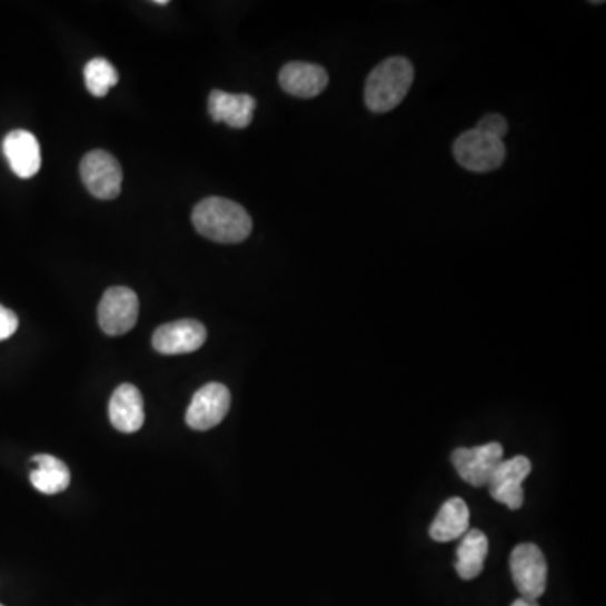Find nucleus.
I'll return each mask as SVG.
<instances>
[{
    "label": "nucleus",
    "instance_id": "nucleus-2",
    "mask_svg": "<svg viewBox=\"0 0 606 606\" xmlns=\"http://www.w3.org/2000/svg\"><path fill=\"white\" fill-rule=\"evenodd\" d=\"M413 80H415V68L409 59L401 56L385 59L366 80L364 98L369 110L375 113H388L395 110L408 95Z\"/></svg>",
    "mask_w": 606,
    "mask_h": 606
},
{
    "label": "nucleus",
    "instance_id": "nucleus-15",
    "mask_svg": "<svg viewBox=\"0 0 606 606\" xmlns=\"http://www.w3.org/2000/svg\"><path fill=\"white\" fill-rule=\"evenodd\" d=\"M470 526L468 506L460 497L447 500L430 526L431 539L438 543H450L460 539Z\"/></svg>",
    "mask_w": 606,
    "mask_h": 606
},
{
    "label": "nucleus",
    "instance_id": "nucleus-11",
    "mask_svg": "<svg viewBox=\"0 0 606 606\" xmlns=\"http://www.w3.org/2000/svg\"><path fill=\"white\" fill-rule=\"evenodd\" d=\"M108 416L111 425L123 434H136L143 427L146 411H143L142 393L133 385L118 386L108 405Z\"/></svg>",
    "mask_w": 606,
    "mask_h": 606
},
{
    "label": "nucleus",
    "instance_id": "nucleus-23",
    "mask_svg": "<svg viewBox=\"0 0 606 606\" xmlns=\"http://www.w3.org/2000/svg\"><path fill=\"white\" fill-rule=\"evenodd\" d=\"M0 606H4V605H2V603H0Z\"/></svg>",
    "mask_w": 606,
    "mask_h": 606
},
{
    "label": "nucleus",
    "instance_id": "nucleus-8",
    "mask_svg": "<svg viewBox=\"0 0 606 606\" xmlns=\"http://www.w3.org/2000/svg\"><path fill=\"white\" fill-rule=\"evenodd\" d=\"M455 470L461 480L474 487L489 484L496 468L504 461V447L497 441L474 448H457L451 454Z\"/></svg>",
    "mask_w": 606,
    "mask_h": 606
},
{
    "label": "nucleus",
    "instance_id": "nucleus-22",
    "mask_svg": "<svg viewBox=\"0 0 606 606\" xmlns=\"http://www.w3.org/2000/svg\"><path fill=\"white\" fill-rule=\"evenodd\" d=\"M153 4H157V6H167V4H169V2H167V0H157V2H153Z\"/></svg>",
    "mask_w": 606,
    "mask_h": 606
},
{
    "label": "nucleus",
    "instance_id": "nucleus-14",
    "mask_svg": "<svg viewBox=\"0 0 606 606\" xmlns=\"http://www.w3.org/2000/svg\"><path fill=\"white\" fill-rule=\"evenodd\" d=\"M208 110L215 121H222L231 129H247L254 121L257 100L250 95H231L215 90L209 95Z\"/></svg>",
    "mask_w": 606,
    "mask_h": 606
},
{
    "label": "nucleus",
    "instance_id": "nucleus-12",
    "mask_svg": "<svg viewBox=\"0 0 606 606\" xmlns=\"http://www.w3.org/2000/svg\"><path fill=\"white\" fill-rule=\"evenodd\" d=\"M280 87L291 97L309 98L319 97L327 85H329V74L319 64L304 63V61H294L281 68Z\"/></svg>",
    "mask_w": 606,
    "mask_h": 606
},
{
    "label": "nucleus",
    "instance_id": "nucleus-5",
    "mask_svg": "<svg viewBox=\"0 0 606 606\" xmlns=\"http://www.w3.org/2000/svg\"><path fill=\"white\" fill-rule=\"evenodd\" d=\"M139 297L127 287H111L98 306V322L107 336H123L139 320Z\"/></svg>",
    "mask_w": 606,
    "mask_h": 606
},
{
    "label": "nucleus",
    "instance_id": "nucleus-18",
    "mask_svg": "<svg viewBox=\"0 0 606 606\" xmlns=\"http://www.w3.org/2000/svg\"><path fill=\"white\" fill-rule=\"evenodd\" d=\"M83 74L88 91L97 98L107 97L108 91L118 83V78H120L113 64L105 58L91 59L90 63L85 67Z\"/></svg>",
    "mask_w": 606,
    "mask_h": 606
},
{
    "label": "nucleus",
    "instance_id": "nucleus-21",
    "mask_svg": "<svg viewBox=\"0 0 606 606\" xmlns=\"http://www.w3.org/2000/svg\"><path fill=\"white\" fill-rule=\"evenodd\" d=\"M510 606H539V603L536 599L519 598Z\"/></svg>",
    "mask_w": 606,
    "mask_h": 606
},
{
    "label": "nucleus",
    "instance_id": "nucleus-19",
    "mask_svg": "<svg viewBox=\"0 0 606 606\" xmlns=\"http://www.w3.org/2000/svg\"><path fill=\"white\" fill-rule=\"evenodd\" d=\"M475 129L487 133V136H493L496 137V139L504 140V137L507 136V130H509V126H507V120L503 117V115L490 113L485 115V117L478 121Z\"/></svg>",
    "mask_w": 606,
    "mask_h": 606
},
{
    "label": "nucleus",
    "instance_id": "nucleus-20",
    "mask_svg": "<svg viewBox=\"0 0 606 606\" xmlns=\"http://www.w3.org/2000/svg\"><path fill=\"white\" fill-rule=\"evenodd\" d=\"M19 327V319L12 310L0 306V340L9 339L14 336Z\"/></svg>",
    "mask_w": 606,
    "mask_h": 606
},
{
    "label": "nucleus",
    "instance_id": "nucleus-9",
    "mask_svg": "<svg viewBox=\"0 0 606 606\" xmlns=\"http://www.w3.org/2000/svg\"><path fill=\"white\" fill-rule=\"evenodd\" d=\"M533 470V464L524 455L500 461L489 480L490 497L499 504L517 510L524 504L523 481Z\"/></svg>",
    "mask_w": 606,
    "mask_h": 606
},
{
    "label": "nucleus",
    "instance_id": "nucleus-4",
    "mask_svg": "<svg viewBox=\"0 0 606 606\" xmlns=\"http://www.w3.org/2000/svg\"><path fill=\"white\" fill-rule=\"evenodd\" d=\"M510 573L520 598H540L548 586V563L536 544L524 543L510 555Z\"/></svg>",
    "mask_w": 606,
    "mask_h": 606
},
{
    "label": "nucleus",
    "instance_id": "nucleus-6",
    "mask_svg": "<svg viewBox=\"0 0 606 606\" xmlns=\"http://www.w3.org/2000/svg\"><path fill=\"white\" fill-rule=\"evenodd\" d=\"M80 172L85 186L95 198L110 201L120 195L123 172L111 153L105 150L87 153L81 160Z\"/></svg>",
    "mask_w": 606,
    "mask_h": 606
},
{
    "label": "nucleus",
    "instance_id": "nucleus-16",
    "mask_svg": "<svg viewBox=\"0 0 606 606\" xmlns=\"http://www.w3.org/2000/svg\"><path fill=\"white\" fill-rule=\"evenodd\" d=\"M489 555V539L481 530L468 529L461 536L460 546L457 549V569L461 579H474L484 569L485 558Z\"/></svg>",
    "mask_w": 606,
    "mask_h": 606
},
{
    "label": "nucleus",
    "instance_id": "nucleus-7",
    "mask_svg": "<svg viewBox=\"0 0 606 606\" xmlns=\"http://www.w3.org/2000/svg\"><path fill=\"white\" fill-rule=\"evenodd\" d=\"M231 406V393L221 383L202 386L186 411V423L192 430L206 431L218 427L228 415Z\"/></svg>",
    "mask_w": 606,
    "mask_h": 606
},
{
    "label": "nucleus",
    "instance_id": "nucleus-1",
    "mask_svg": "<svg viewBox=\"0 0 606 606\" xmlns=\"http://www.w3.org/2000/svg\"><path fill=\"white\" fill-rule=\"evenodd\" d=\"M192 225L199 235L216 242H241L251 235L254 221L247 209L225 198H208L192 211Z\"/></svg>",
    "mask_w": 606,
    "mask_h": 606
},
{
    "label": "nucleus",
    "instance_id": "nucleus-17",
    "mask_svg": "<svg viewBox=\"0 0 606 606\" xmlns=\"http://www.w3.org/2000/svg\"><path fill=\"white\" fill-rule=\"evenodd\" d=\"M38 468L31 471V484L34 489L46 496L63 493L71 481L70 468L63 460L48 454H39L32 458Z\"/></svg>",
    "mask_w": 606,
    "mask_h": 606
},
{
    "label": "nucleus",
    "instance_id": "nucleus-3",
    "mask_svg": "<svg viewBox=\"0 0 606 606\" xmlns=\"http://www.w3.org/2000/svg\"><path fill=\"white\" fill-rule=\"evenodd\" d=\"M506 143L480 130L461 133L454 143V156L464 169L470 172H493L506 160Z\"/></svg>",
    "mask_w": 606,
    "mask_h": 606
},
{
    "label": "nucleus",
    "instance_id": "nucleus-13",
    "mask_svg": "<svg viewBox=\"0 0 606 606\" xmlns=\"http://www.w3.org/2000/svg\"><path fill=\"white\" fill-rule=\"evenodd\" d=\"M6 159L12 172L21 179H31L41 169V147L28 130H14L2 143Z\"/></svg>",
    "mask_w": 606,
    "mask_h": 606
},
{
    "label": "nucleus",
    "instance_id": "nucleus-10",
    "mask_svg": "<svg viewBox=\"0 0 606 606\" xmlns=\"http://www.w3.org/2000/svg\"><path fill=\"white\" fill-rule=\"evenodd\" d=\"M206 339L208 330L201 322L185 319L160 326L153 334L152 346L163 356H179L201 349Z\"/></svg>",
    "mask_w": 606,
    "mask_h": 606
}]
</instances>
